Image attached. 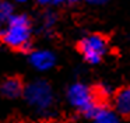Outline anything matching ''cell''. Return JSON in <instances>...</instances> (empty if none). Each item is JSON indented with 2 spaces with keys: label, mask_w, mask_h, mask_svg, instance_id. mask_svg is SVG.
<instances>
[{
  "label": "cell",
  "mask_w": 130,
  "mask_h": 123,
  "mask_svg": "<svg viewBox=\"0 0 130 123\" xmlns=\"http://www.w3.org/2000/svg\"><path fill=\"white\" fill-rule=\"evenodd\" d=\"M55 4H60V3H77L78 0H51Z\"/></svg>",
  "instance_id": "8fae6325"
},
{
  "label": "cell",
  "mask_w": 130,
  "mask_h": 123,
  "mask_svg": "<svg viewBox=\"0 0 130 123\" xmlns=\"http://www.w3.org/2000/svg\"><path fill=\"white\" fill-rule=\"evenodd\" d=\"M20 2H27V0H20Z\"/></svg>",
  "instance_id": "5bb4252c"
},
{
  "label": "cell",
  "mask_w": 130,
  "mask_h": 123,
  "mask_svg": "<svg viewBox=\"0 0 130 123\" xmlns=\"http://www.w3.org/2000/svg\"><path fill=\"white\" fill-rule=\"evenodd\" d=\"M55 21H56V17H55L53 14H46V16H45V25H46V27L53 25Z\"/></svg>",
  "instance_id": "30bf717a"
},
{
  "label": "cell",
  "mask_w": 130,
  "mask_h": 123,
  "mask_svg": "<svg viewBox=\"0 0 130 123\" xmlns=\"http://www.w3.org/2000/svg\"><path fill=\"white\" fill-rule=\"evenodd\" d=\"M87 2L91 3V4H102L105 0H87Z\"/></svg>",
  "instance_id": "7c38bea8"
},
{
  "label": "cell",
  "mask_w": 130,
  "mask_h": 123,
  "mask_svg": "<svg viewBox=\"0 0 130 123\" xmlns=\"http://www.w3.org/2000/svg\"><path fill=\"white\" fill-rule=\"evenodd\" d=\"M24 98L31 106L37 108L39 112L48 111L53 103V92L46 81L37 80L24 87Z\"/></svg>",
  "instance_id": "3957f363"
},
{
  "label": "cell",
  "mask_w": 130,
  "mask_h": 123,
  "mask_svg": "<svg viewBox=\"0 0 130 123\" xmlns=\"http://www.w3.org/2000/svg\"><path fill=\"white\" fill-rule=\"evenodd\" d=\"M38 2H39L41 4H46V3H49L51 0H38Z\"/></svg>",
  "instance_id": "4fadbf2b"
},
{
  "label": "cell",
  "mask_w": 130,
  "mask_h": 123,
  "mask_svg": "<svg viewBox=\"0 0 130 123\" xmlns=\"http://www.w3.org/2000/svg\"><path fill=\"white\" fill-rule=\"evenodd\" d=\"M13 16V6L7 2H0V24L7 22Z\"/></svg>",
  "instance_id": "9c48e42d"
},
{
  "label": "cell",
  "mask_w": 130,
  "mask_h": 123,
  "mask_svg": "<svg viewBox=\"0 0 130 123\" xmlns=\"http://www.w3.org/2000/svg\"><path fill=\"white\" fill-rule=\"evenodd\" d=\"M106 48L108 42L101 34L88 35L78 42V50L81 52L85 60L91 64H96L101 62L102 56L106 52Z\"/></svg>",
  "instance_id": "277c9868"
},
{
  "label": "cell",
  "mask_w": 130,
  "mask_h": 123,
  "mask_svg": "<svg viewBox=\"0 0 130 123\" xmlns=\"http://www.w3.org/2000/svg\"><path fill=\"white\" fill-rule=\"evenodd\" d=\"M29 62L37 70H49L55 64L56 57L48 50H37L29 53Z\"/></svg>",
  "instance_id": "5b68a950"
},
{
  "label": "cell",
  "mask_w": 130,
  "mask_h": 123,
  "mask_svg": "<svg viewBox=\"0 0 130 123\" xmlns=\"http://www.w3.org/2000/svg\"><path fill=\"white\" fill-rule=\"evenodd\" d=\"M90 119L92 120V123H120L118 115L104 106H99Z\"/></svg>",
  "instance_id": "ba28073f"
},
{
  "label": "cell",
  "mask_w": 130,
  "mask_h": 123,
  "mask_svg": "<svg viewBox=\"0 0 130 123\" xmlns=\"http://www.w3.org/2000/svg\"><path fill=\"white\" fill-rule=\"evenodd\" d=\"M31 28H29V18L24 14L11 16L7 21V28L2 31L0 39L10 48L18 49L21 52L31 50Z\"/></svg>",
  "instance_id": "6da1fadb"
},
{
  "label": "cell",
  "mask_w": 130,
  "mask_h": 123,
  "mask_svg": "<svg viewBox=\"0 0 130 123\" xmlns=\"http://www.w3.org/2000/svg\"><path fill=\"white\" fill-rule=\"evenodd\" d=\"M24 85L18 77H9L0 84V92L6 98H17L23 94Z\"/></svg>",
  "instance_id": "8992f818"
},
{
  "label": "cell",
  "mask_w": 130,
  "mask_h": 123,
  "mask_svg": "<svg viewBox=\"0 0 130 123\" xmlns=\"http://www.w3.org/2000/svg\"><path fill=\"white\" fill-rule=\"evenodd\" d=\"M67 97H69V101H70L71 105L74 108L80 109L84 113V116L88 117V119L101 106L98 103V101H96V95L94 92V89H91L88 85L81 84V83L73 84L69 88Z\"/></svg>",
  "instance_id": "7a4b0ae2"
},
{
  "label": "cell",
  "mask_w": 130,
  "mask_h": 123,
  "mask_svg": "<svg viewBox=\"0 0 130 123\" xmlns=\"http://www.w3.org/2000/svg\"><path fill=\"white\" fill-rule=\"evenodd\" d=\"M115 108L120 115L130 116V87L118 91L115 95Z\"/></svg>",
  "instance_id": "52a82bcc"
}]
</instances>
